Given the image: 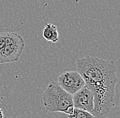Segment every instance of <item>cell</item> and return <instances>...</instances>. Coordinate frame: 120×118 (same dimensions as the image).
Returning <instances> with one entry per match:
<instances>
[{"label": "cell", "mask_w": 120, "mask_h": 118, "mask_svg": "<svg viewBox=\"0 0 120 118\" xmlns=\"http://www.w3.org/2000/svg\"><path fill=\"white\" fill-rule=\"evenodd\" d=\"M6 32L0 33V53L6 46Z\"/></svg>", "instance_id": "cell-8"}, {"label": "cell", "mask_w": 120, "mask_h": 118, "mask_svg": "<svg viewBox=\"0 0 120 118\" xmlns=\"http://www.w3.org/2000/svg\"><path fill=\"white\" fill-rule=\"evenodd\" d=\"M68 118H95V117L90 112L74 108L72 113L68 115Z\"/></svg>", "instance_id": "cell-7"}, {"label": "cell", "mask_w": 120, "mask_h": 118, "mask_svg": "<svg viewBox=\"0 0 120 118\" xmlns=\"http://www.w3.org/2000/svg\"><path fill=\"white\" fill-rule=\"evenodd\" d=\"M76 64L85 85L94 94V107L91 113L95 118H106L115 106V90L118 81L115 63L86 56L77 59Z\"/></svg>", "instance_id": "cell-1"}, {"label": "cell", "mask_w": 120, "mask_h": 118, "mask_svg": "<svg viewBox=\"0 0 120 118\" xmlns=\"http://www.w3.org/2000/svg\"><path fill=\"white\" fill-rule=\"evenodd\" d=\"M0 118H4V113L3 110L0 108Z\"/></svg>", "instance_id": "cell-9"}, {"label": "cell", "mask_w": 120, "mask_h": 118, "mask_svg": "<svg viewBox=\"0 0 120 118\" xmlns=\"http://www.w3.org/2000/svg\"><path fill=\"white\" fill-rule=\"evenodd\" d=\"M57 83L64 90L71 95H73L85 85L83 78L77 71L63 72L59 76Z\"/></svg>", "instance_id": "cell-4"}, {"label": "cell", "mask_w": 120, "mask_h": 118, "mask_svg": "<svg viewBox=\"0 0 120 118\" xmlns=\"http://www.w3.org/2000/svg\"><path fill=\"white\" fill-rule=\"evenodd\" d=\"M94 94L92 91L85 85L72 95L74 108L91 113L94 107Z\"/></svg>", "instance_id": "cell-5"}, {"label": "cell", "mask_w": 120, "mask_h": 118, "mask_svg": "<svg viewBox=\"0 0 120 118\" xmlns=\"http://www.w3.org/2000/svg\"><path fill=\"white\" fill-rule=\"evenodd\" d=\"M25 48L24 40L19 34L6 32V46L0 53V64L18 61Z\"/></svg>", "instance_id": "cell-3"}, {"label": "cell", "mask_w": 120, "mask_h": 118, "mask_svg": "<svg viewBox=\"0 0 120 118\" xmlns=\"http://www.w3.org/2000/svg\"><path fill=\"white\" fill-rule=\"evenodd\" d=\"M43 104L49 112H61L70 115L74 109L72 95L68 93L56 82L51 83L42 94Z\"/></svg>", "instance_id": "cell-2"}, {"label": "cell", "mask_w": 120, "mask_h": 118, "mask_svg": "<svg viewBox=\"0 0 120 118\" xmlns=\"http://www.w3.org/2000/svg\"><path fill=\"white\" fill-rule=\"evenodd\" d=\"M42 36L46 40L56 43L59 41V33L56 25L46 23L42 31Z\"/></svg>", "instance_id": "cell-6"}]
</instances>
